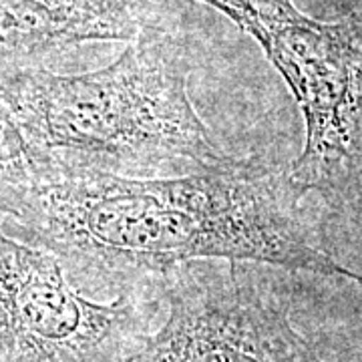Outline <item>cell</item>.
<instances>
[{"instance_id": "6da1fadb", "label": "cell", "mask_w": 362, "mask_h": 362, "mask_svg": "<svg viewBox=\"0 0 362 362\" xmlns=\"http://www.w3.org/2000/svg\"><path fill=\"white\" fill-rule=\"evenodd\" d=\"M290 169L259 157L187 175L133 180L97 171H47L13 218L23 242L52 254L75 288L121 294L194 259L270 264L362 284L324 246Z\"/></svg>"}, {"instance_id": "7a4b0ae2", "label": "cell", "mask_w": 362, "mask_h": 362, "mask_svg": "<svg viewBox=\"0 0 362 362\" xmlns=\"http://www.w3.org/2000/svg\"><path fill=\"white\" fill-rule=\"evenodd\" d=\"M189 65L181 42L145 26L107 69L54 75L13 71L0 97L47 171H97L141 180L194 173L228 156L211 139L187 93Z\"/></svg>"}, {"instance_id": "3957f363", "label": "cell", "mask_w": 362, "mask_h": 362, "mask_svg": "<svg viewBox=\"0 0 362 362\" xmlns=\"http://www.w3.org/2000/svg\"><path fill=\"white\" fill-rule=\"evenodd\" d=\"M264 47L302 109L306 141L292 165L304 192L362 204V21L318 23L290 0H202Z\"/></svg>"}, {"instance_id": "277c9868", "label": "cell", "mask_w": 362, "mask_h": 362, "mask_svg": "<svg viewBox=\"0 0 362 362\" xmlns=\"http://www.w3.org/2000/svg\"><path fill=\"white\" fill-rule=\"evenodd\" d=\"M168 318L125 362H322L250 262H185L163 278Z\"/></svg>"}, {"instance_id": "5b68a950", "label": "cell", "mask_w": 362, "mask_h": 362, "mask_svg": "<svg viewBox=\"0 0 362 362\" xmlns=\"http://www.w3.org/2000/svg\"><path fill=\"white\" fill-rule=\"evenodd\" d=\"M157 312L137 294L93 302L52 254L0 230V362H125Z\"/></svg>"}, {"instance_id": "8992f818", "label": "cell", "mask_w": 362, "mask_h": 362, "mask_svg": "<svg viewBox=\"0 0 362 362\" xmlns=\"http://www.w3.org/2000/svg\"><path fill=\"white\" fill-rule=\"evenodd\" d=\"M147 0H0V57H33L81 40L133 39Z\"/></svg>"}, {"instance_id": "52a82bcc", "label": "cell", "mask_w": 362, "mask_h": 362, "mask_svg": "<svg viewBox=\"0 0 362 362\" xmlns=\"http://www.w3.org/2000/svg\"><path fill=\"white\" fill-rule=\"evenodd\" d=\"M35 180H39L37 161L28 151L8 105L0 97V221L16 214Z\"/></svg>"}]
</instances>
